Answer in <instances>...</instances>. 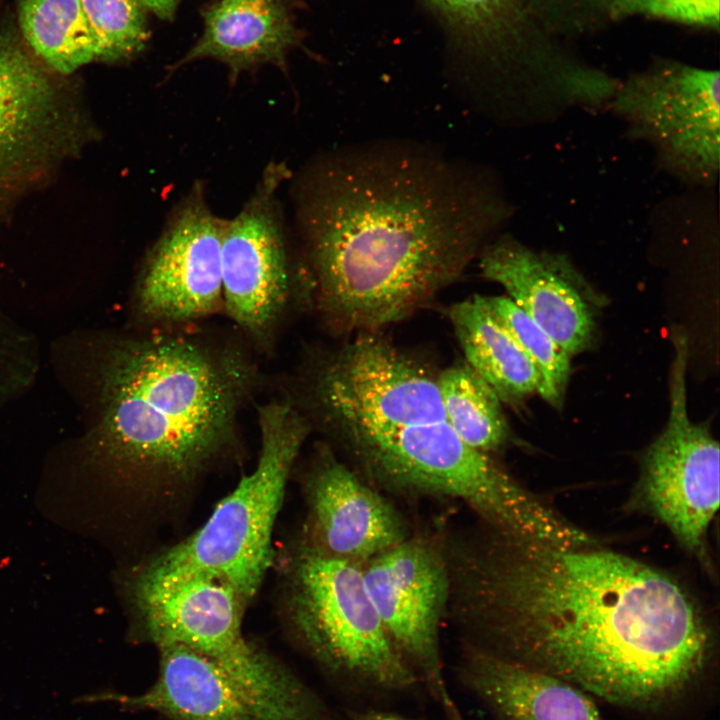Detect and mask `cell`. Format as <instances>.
Wrapping results in <instances>:
<instances>
[{"label": "cell", "instance_id": "1", "mask_svg": "<svg viewBox=\"0 0 720 720\" xmlns=\"http://www.w3.org/2000/svg\"><path fill=\"white\" fill-rule=\"evenodd\" d=\"M447 616L472 646L646 709L703 672L712 634L670 576L598 544L568 546L480 528L443 535Z\"/></svg>", "mask_w": 720, "mask_h": 720}, {"label": "cell", "instance_id": "2", "mask_svg": "<svg viewBox=\"0 0 720 720\" xmlns=\"http://www.w3.org/2000/svg\"><path fill=\"white\" fill-rule=\"evenodd\" d=\"M511 213L479 168L422 144L344 148L301 190L310 291L336 329L376 332L454 282Z\"/></svg>", "mask_w": 720, "mask_h": 720}, {"label": "cell", "instance_id": "3", "mask_svg": "<svg viewBox=\"0 0 720 720\" xmlns=\"http://www.w3.org/2000/svg\"><path fill=\"white\" fill-rule=\"evenodd\" d=\"M195 324L111 341L101 364L95 454L129 480H186L239 441L262 375L248 345Z\"/></svg>", "mask_w": 720, "mask_h": 720}, {"label": "cell", "instance_id": "4", "mask_svg": "<svg viewBox=\"0 0 720 720\" xmlns=\"http://www.w3.org/2000/svg\"><path fill=\"white\" fill-rule=\"evenodd\" d=\"M260 452L254 470L218 503L193 535L149 562L132 588L204 576L229 585L247 603L272 560V531L286 483L312 426L287 395L255 405Z\"/></svg>", "mask_w": 720, "mask_h": 720}, {"label": "cell", "instance_id": "5", "mask_svg": "<svg viewBox=\"0 0 720 720\" xmlns=\"http://www.w3.org/2000/svg\"><path fill=\"white\" fill-rule=\"evenodd\" d=\"M302 376L301 396H288L332 437L447 420L438 375L376 332L317 358Z\"/></svg>", "mask_w": 720, "mask_h": 720}, {"label": "cell", "instance_id": "6", "mask_svg": "<svg viewBox=\"0 0 720 720\" xmlns=\"http://www.w3.org/2000/svg\"><path fill=\"white\" fill-rule=\"evenodd\" d=\"M289 607L298 636L327 668L386 688L417 680L380 620L361 564L306 542L293 563Z\"/></svg>", "mask_w": 720, "mask_h": 720}, {"label": "cell", "instance_id": "7", "mask_svg": "<svg viewBox=\"0 0 720 720\" xmlns=\"http://www.w3.org/2000/svg\"><path fill=\"white\" fill-rule=\"evenodd\" d=\"M289 175L284 163L271 162L222 231L223 311L261 353L271 351L296 286L310 289L307 266L295 270L292 263L278 208L277 192Z\"/></svg>", "mask_w": 720, "mask_h": 720}, {"label": "cell", "instance_id": "8", "mask_svg": "<svg viewBox=\"0 0 720 720\" xmlns=\"http://www.w3.org/2000/svg\"><path fill=\"white\" fill-rule=\"evenodd\" d=\"M628 131L650 145L659 165L688 184L711 186L720 164V77L679 63L618 84L608 103Z\"/></svg>", "mask_w": 720, "mask_h": 720}, {"label": "cell", "instance_id": "9", "mask_svg": "<svg viewBox=\"0 0 720 720\" xmlns=\"http://www.w3.org/2000/svg\"><path fill=\"white\" fill-rule=\"evenodd\" d=\"M132 594L146 639L158 648L178 645L205 655L267 698H280L293 688L295 674L244 638L245 604L229 585L194 576L132 588Z\"/></svg>", "mask_w": 720, "mask_h": 720}, {"label": "cell", "instance_id": "10", "mask_svg": "<svg viewBox=\"0 0 720 720\" xmlns=\"http://www.w3.org/2000/svg\"><path fill=\"white\" fill-rule=\"evenodd\" d=\"M674 344L669 418L643 455L636 496L686 550L697 552L719 507V444L688 416L684 335Z\"/></svg>", "mask_w": 720, "mask_h": 720}, {"label": "cell", "instance_id": "11", "mask_svg": "<svg viewBox=\"0 0 720 720\" xmlns=\"http://www.w3.org/2000/svg\"><path fill=\"white\" fill-rule=\"evenodd\" d=\"M370 599L391 641L421 671L438 701L457 715L446 690L440 628L448 613L450 579L442 532H412L362 564Z\"/></svg>", "mask_w": 720, "mask_h": 720}, {"label": "cell", "instance_id": "12", "mask_svg": "<svg viewBox=\"0 0 720 720\" xmlns=\"http://www.w3.org/2000/svg\"><path fill=\"white\" fill-rule=\"evenodd\" d=\"M223 225L197 185L153 245L138 277L135 304L145 325L195 324L223 311Z\"/></svg>", "mask_w": 720, "mask_h": 720}, {"label": "cell", "instance_id": "13", "mask_svg": "<svg viewBox=\"0 0 720 720\" xmlns=\"http://www.w3.org/2000/svg\"><path fill=\"white\" fill-rule=\"evenodd\" d=\"M39 64L0 37V197L23 186L72 147L75 119Z\"/></svg>", "mask_w": 720, "mask_h": 720}, {"label": "cell", "instance_id": "14", "mask_svg": "<svg viewBox=\"0 0 720 720\" xmlns=\"http://www.w3.org/2000/svg\"><path fill=\"white\" fill-rule=\"evenodd\" d=\"M479 256L482 276L501 285L564 352L571 356L590 345L596 295L566 256L507 235L487 243Z\"/></svg>", "mask_w": 720, "mask_h": 720}, {"label": "cell", "instance_id": "15", "mask_svg": "<svg viewBox=\"0 0 720 720\" xmlns=\"http://www.w3.org/2000/svg\"><path fill=\"white\" fill-rule=\"evenodd\" d=\"M304 491L310 539L319 550L364 564L412 530L400 510L327 446L317 449Z\"/></svg>", "mask_w": 720, "mask_h": 720}, {"label": "cell", "instance_id": "16", "mask_svg": "<svg viewBox=\"0 0 720 720\" xmlns=\"http://www.w3.org/2000/svg\"><path fill=\"white\" fill-rule=\"evenodd\" d=\"M157 679L138 695L101 692L87 702H112L169 720H288L213 659L183 646L159 647Z\"/></svg>", "mask_w": 720, "mask_h": 720}, {"label": "cell", "instance_id": "17", "mask_svg": "<svg viewBox=\"0 0 720 720\" xmlns=\"http://www.w3.org/2000/svg\"><path fill=\"white\" fill-rule=\"evenodd\" d=\"M467 656L468 680L502 720H604L589 694L561 678L475 646Z\"/></svg>", "mask_w": 720, "mask_h": 720}, {"label": "cell", "instance_id": "18", "mask_svg": "<svg viewBox=\"0 0 720 720\" xmlns=\"http://www.w3.org/2000/svg\"><path fill=\"white\" fill-rule=\"evenodd\" d=\"M198 41L174 65L198 59L226 64L231 74L260 64H283L297 43V30L281 0H220L204 14Z\"/></svg>", "mask_w": 720, "mask_h": 720}, {"label": "cell", "instance_id": "19", "mask_svg": "<svg viewBox=\"0 0 720 720\" xmlns=\"http://www.w3.org/2000/svg\"><path fill=\"white\" fill-rule=\"evenodd\" d=\"M447 314L466 363L501 402L515 404L538 391L541 378L534 363L477 295L453 304Z\"/></svg>", "mask_w": 720, "mask_h": 720}, {"label": "cell", "instance_id": "20", "mask_svg": "<svg viewBox=\"0 0 720 720\" xmlns=\"http://www.w3.org/2000/svg\"><path fill=\"white\" fill-rule=\"evenodd\" d=\"M21 32L49 68L71 74L98 61V50L80 0H21Z\"/></svg>", "mask_w": 720, "mask_h": 720}, {"label": "cell", "instance_id": "21", "mask_svg": "<svg viewBox=\"0 0 720 720\" xmlns=\"http://www.w3.org/2000/svg\"><path fill=\"white\" fill-rule=\"evenodd\" d=\"M438 386L446 419L466 445L490 455L507 443L501 400L466 362L440 371Z\"/></svg>", "mask_w": 720, "mask_h": 720}, {"label": "cell", "instance_id": "22", "mask_svg": "<svg viewBox=\"0 0 720 720\" xmlns=\"http://www.w3.org/2000/svg\"><path fill=\"white\" fill-rule=\"evenodd\" d=\"M462 49L488 63L505 60L519 0H425Z\"/></svg>", "mask_w": 720, "mask_h": 720}, {"label": "cell", "instance_id": "23", "mask_svg": "<svg viewBox=\"0 0 720 720\" xmlns=\"http://www.w3.org/2000/svg\"><path fill=\"white\" fill-rule=\"evenodd\" d=\"M477 296L534 363L541 378L537 393L559 407L570 375V355L509 297Z\"/></svg>", "mask_w": 720, "mask_h": 720}, {"label": "cell", "instance_id": "24", "mask_svg": "<svg viewBox=\"0 0 720 720\" xmlns=\"http://www.w3.org/2000/svg\"><path fill=\"white\" fill-rule=\"evenodd\" d=\"M95 38L98 61L136 56L149 39L146 9L139 0H80Z\"/></svg>", "mask_w": 720, "mask_h": 720}, {"label": "cell", "instance_id": "25", "mask_svg": "<svg viewBox=\"0 0 720 720\" xmlns=\"http://www.w3.org/2000/svg\"><path fill=\"white\" fill-rule=\"evenodd\" d=\"M616 15L641 14L685 24L717 27L719 0H610Z\"/></svg>", "mask_w": 720, "mask_h": 720}, {"label": "cell", "instance_id": "26", "mask_svg": "<svg viewBox=\"0 0 720 720\" xmlns=\"http://www.w3.org/2000/svg\"><path fill=\"white\" fill-rule=\"evenodd\" d=\"M147 11L157 17L170 20L175 16L177 7L181 0H139Z\"/></svg>", "mask_w": 720, "mask_h": 720}, {"label": "cell", "instance_id": "27", "mask_svg": "<svg viewBox=\"0 0 720 720\" xmlns=\"http://www.w3.org/2000/svg\"><path fill=\"white\" fill-rule=\"evenodd\" d=\"M356 720H411L395 714L385 712H366L357 717Z\"/></svg>", "mask_w": 720, "mask_h": 720}]
</instances>
